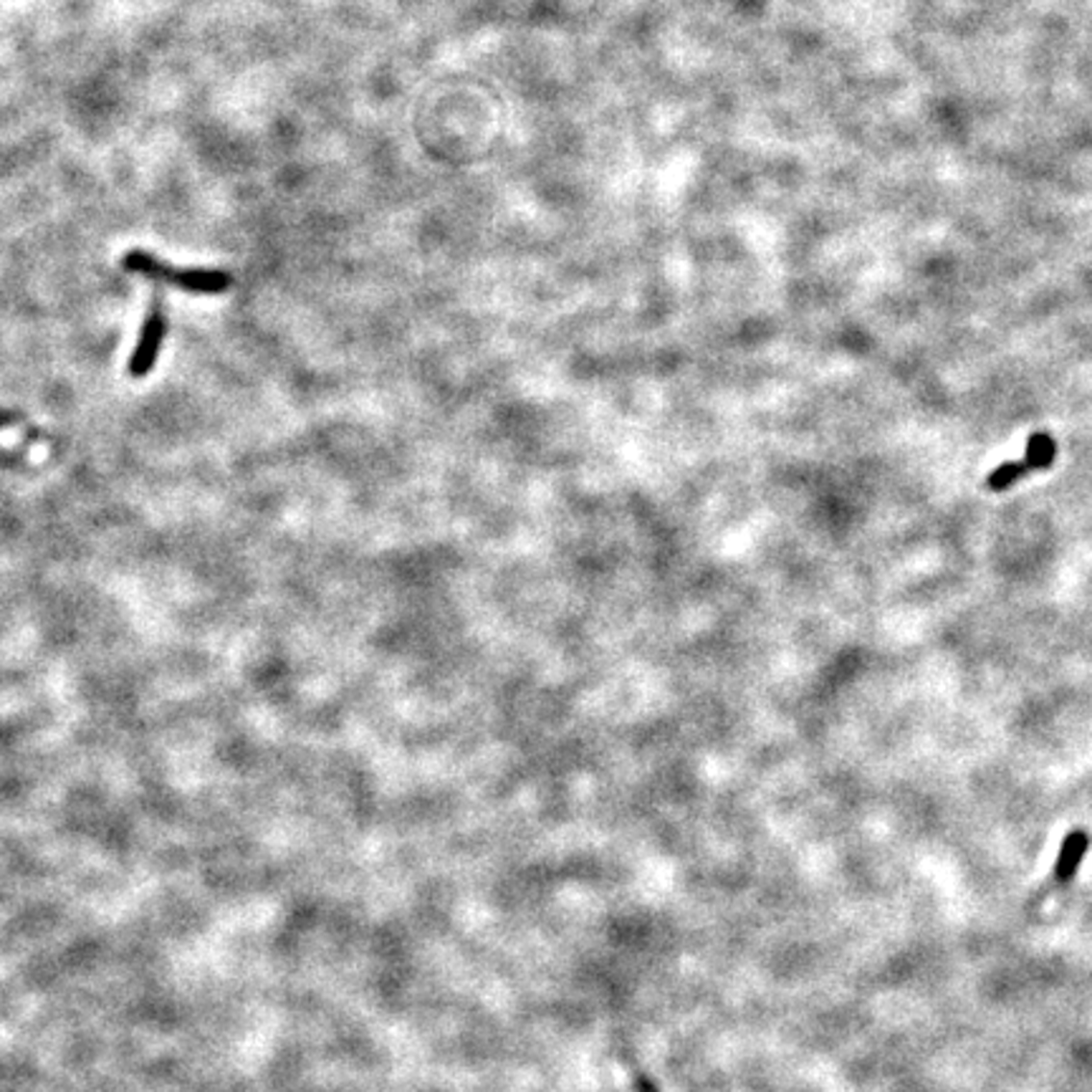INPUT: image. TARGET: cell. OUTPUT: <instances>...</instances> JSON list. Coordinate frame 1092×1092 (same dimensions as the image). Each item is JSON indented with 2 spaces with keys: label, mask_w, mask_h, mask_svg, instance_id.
Segmentation results:
<instances>
[{
  "label": "cell",
  "mask_w": 1092,
  "mask_h": 1092,
  "mask_svg": "<svg viewBox=\"0 0 1092 1092\" xmlns=\"http://www.w3.org/2000/svg\"><path fill=\"white\" fill-rule=\"evenodd\" d=\"M122 266L127 271L147 276L152 281L172 284L190 293H223L231 286V276L228 273L208 271V268H175V266L165 264V261L144 251H129L124 256Z\"/></svg>",
  "instance_id": "obj_1"
},
{
  "label": "cell",
  "mask_w": 1092,
  "mask_h": 1092,
  "mask_svg": "<svg viewBox=\"0 0 1092 1092\" xmlns=\"http://www.w3.org/2000/svg\"><path fill=\"white\" fill-rule=\"evenodd\" d=\"M23 463V455L15 450H3L0 448V469H18Z\"/></svg>",
  "instance_id": "obj_6"
},
{
  "label": "cell",
  "mask_w": 1092,
  "mask_h": 1092,
  "mask_svg": "<svg viewBox=\"0 0 1092 1092\" xmlns=\"http://www.w3.org/2000/svg\"><path fill=\"white\" fill-rule=\"evenodd\" d=\"M1029 470L1031 469L1025 461H1006L1002 463L997 470H991L989 478H986V486H989L991 491H1006L1011 489L1019 478H1025Z\"/></svg>",
  "instance_id": "obj_5"
},
{
  "label": "cell",
  "mask_w": 1092,
  "mask_h": 1092,
  "mask_svg": "<svg viewBox=\"0 0 1092 1092\" xmlns=\"http://www.w3.org/2000/svg\"><path fill=\"white\" fill-rule=\"evenodd\" d=\"M635 1090H638V1092H658V1087L652 1085L650 1079L638 1072V1075H635Z\"/></svg>",
  "instance_id": "obj_8"
},
{
  "label": "cell",
  "mask_w": 1092,
  "mask_h": 1092,
  "mask_svg": "<svg viewBox=\"0 0 1092 1092\" xmlns=\"http://www.w3.org/2000/svg\"><path fill=\"white\" fill-rule=\"evenodd\" d=\"M1054 455H1057V443H1054V438H1052V435H1047V433L1029 435V441H1027L1025 463L1029 466L1031 470L1050 469L1052 461H1054Z\"/></svg>",
  "instance_id": "obj_4"
},
{
  "label": "cell",
  "mask_w": 1092,
  "mask_h": 1092,
  "mask_svg": "<svg viewBox=\"0 0 1092 1092\" xmlns=\"http://www.w3.org/2000/svg\"><path fill=\"white\" fill-rule=\"evenodd\" d=\"M1087 848H1090V837H1087V832H1082V829H1075V832H1070V835L1065 837L1062 850H1059L1057 865H1054V880H1057L1059 885H1067V882L1075 880L1079 862L1085 857Z\"/></svg>",
  "instance_id": "obj_3"
},
{
  "label": "cell",
  "mask_w": 1092,
  "mask_h": 1092,
  "mask_svg": "<svg viewBox=\"0 0 1092 1092\" xmlns=\"http://www.w3.org/2000/svg\"><path fill=\"white\" fill-rule=\"evenodd\" d=\"M165 334H167V317H165V306L163 299H160V293H155V296H152L150 312L144 317L142 332H140L135 352H132V360H129V374H132V377L140 380V377L152 372V367H155L157 362V354H160V346H163Z\"/></svg>",
  "instance_id": "obj_2"
},
{
  "label": "cell",
  "mask_w": 1092,
  "mask_h": 1092,
  "mask_svg": "<svg viewBox=\"0 0 1092 1092\" xmlns=\"http://www.w3.org/2000/svg\"><path fill=\"white\" fill-rule=\"evenodd\" d=\"M23 418L18 413H13V410H0V428H13V425H18Z\"/></svg>",
  "instance_id": "obj_7"
}]
</instances>
